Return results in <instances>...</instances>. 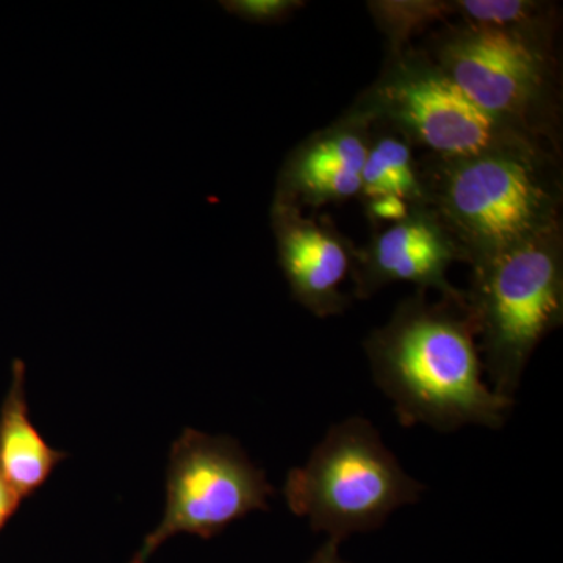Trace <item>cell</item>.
<instances>
[{
  "label": "cell",
  "instance_id": "6da1fadb",
  "mask_svg": "<svg viewBox=\"0 0 563 563\" xmlns=\"http://www.w3.org/2000/svg\"><path fill=\"white\" fill-rule=\"evenodd\" d=\"M466 301L424 291L398 303L390 320L366 336L373 379L390 399L402 426L424 424L450 433L466 428L501 429L515 399L493 390Z\"/></svg>",
  "mask_w": 563,
  "mask_h": 563
},
{
  "label": "cell",
  "instance_id": "7a4b0ae2",
  "mask_svg": "<svg viewBox=\"0 0 563 563\" xmlns=\"http://www.w3.org/2000/svg\"><path fill=\"white\" fill-rule=\"evenodd\" d=\"M421 180L472 266L561 224V181L544 146L435 158Z\"/></svg>",
  "mask_w": 563,
  "mask_h": 563
},
{
  "label": "cell",
  "instance_id": "3957f363",
  "mask_svg": "<svg viewBox=\"0 0 563 563\" xmlns=\"http://www.w3.org/2000/svg\"><path fill=\"white\" fill-rule=\"evenodd\" d=\"M472 268L465 301L484 372L493 390L514 399L533 351L562 324V224Z\"/></svg>",
  "mask_w": 563,
  "mask_h": 563
},
{
  "label": "cell",
  "instance_id": "277c9868",
  "mask_svg": "<svg viewBox=\"0 0 563 563\" xmlns=\"http://www.w3.org/2000/svg\"><path fill=\"white\" fill-rule=\"evenodd\" d=\"M424 485L406 473L373 422H336L307 459L288 473L285 501L313 531L342 543L379 529L399 507L420 501Z\"/></svg>",
  "mask_w": 563,
  "mask_h": 563
},
{
  "label": "cell",
  "instance_id": "5b68a950",
  "mask_svg": "<svg viewBox=\"0 0 563 563\" xmlns=\"http://www.w3.org/2000/svg\"><path fill=\"white\" fill-rule=\"evenodd\" d=\"M362 109L407 143L435 158H465L485 152L543 146V140L481 109L433 62L393 55L391 65L366 96Z\"/></svg>",
  "mask_w": 563,
  "mask_h": 563
},
{
  "label": "cell",
  "instance_id": "8992f818",
  "mask_svg": "<svg viewBox=\"0 0 563 563\" xmlns=\"http://www.w3.org/2000/svg\"><path fill=\"white\" fill-rule=\"evenodd\" d=\"M273 495L235 440L185 429L169 454L165 517L131 563H147L176 533L210 539L247 514L268 510Z\"/></svg>",
  "mask_w": 563,
  "mask_h": 563
},
{
  "label": "cell",
  "instance_id": "52a82bcc",
  "mask_svg": "<svg viewBox=\"0 0 563 563\" xmlns=\"http://www.w3.org/2000/svg\"><path fill=\"white\" fill-rule=\"evenodd\" d=\"M550 38L465 27L439 44L435 65L481 109L543 140L553 111Z\"/></svg>",
  "mask_w": 563,
  "mask_h": 563
},
{
  "label": "cell",
  "instance_id": "ba28073f",
  "mask_svg": "<svg viewBox=\"0 0 563 563\" xmlns=\"http://www.w3.org/2000/svg\"><path fill=\"white\" fill-rule=\"evenodd\" d=\"M454 262H463V257L453 235L428 202L417 203L404 220L355 251L351 273L354 296L372 298L387 285L407 282L417 291L435 290L442 298L465 301V292L446 277Z\"/></svg>",
  "mask_w": 563,
  "mask_h": 563
},
{
  "label": "cell",
  "instance_id": "9c48e42d",
  "mask_svg": "<svg viewBox=\"0 0 563 563\" xmlns=\"http://www.w3.org/2000/svg\"><path fill=\"white\" fill-rule=\"evenodd\" d=\"M272 228L292 299L314 317L343 313L350 298L342 285L354 266V246L331 222L309 220L298 206L279 199L273 201Z\"/></svg>",
  "mask_w": 563,
  "mask_h": 563
},
{
  "label": "cell",
  "instance_id": "30bf717a",
  "mask_svg": "<svg viewBox=\"0 0 563 563\" xmlns=\"http://www.w3.org/2000/svg\"><path fill=\"white\" fill-rule=\"evenodd\" d=\"M373 118L358 107L332 128L299 144L282 165L274 199L321 207L361 196Z\"/></svg>",
  "mask_w": 563,
  "mask_h": 563
},
{
  "label": "cell",
  "instance_id": "8fae6325",
  "mask_svg": "<svg viewBox=\"0 0 563 563\" xmlns=\"http://www.w3.org/2000/svg\"><path fill=\"white\" fill-rule=\"evenodd\" d=\"M65 459L33 424L25 396V366L14 362L13 379L0 409V473L24 499L43 487Z\"/></svg>",
  "mask_w": 563,
  "mask_h": 563
},
{
  "label": "cell",
  "instance_id": "7c38bea8",
  "mask_svg": "<svg viewBox=\"0 0 563 563\" xmlns=\"http://www.w3.org/2000/svg\"><path fill=\"white\" fill-rule=\"evenodd\" d=\"M363 199L396 196L410 206L428 202L420 173L415 169L412 146L398 133L369 141L362 169Z\"/></svg>",
  "mask_w": 563,
  "mask_h": 563
},
{
  "label": "cell",
  "instance_id": "4fadbf2b",
  "mask_svg": "<svg viewBox=\"0 0 563 563\" xmlns=\"http://www.w3.org/2000/svg\"><path fill=\"white\" fill-rule=\"evenodd\" d=\"M454 13L466 27L499 29L548 36L547 5L531 0H459Z\"/></svg>",
  "mask_w": 563,
  "mask_h": 563
},
{
  "label": "cell",
  "instance_id": "5bb4252c",
  "mask_svg": "<svg viewBox=\"0 0 563 563\" xmlns=\"http://www.w3.org/2000/svg\"><path fill=\"white\" fill-rule=\"evenodd\" d=\"M368 10L390 41L393 55L401 54L404 44L415 32L454 13L453 2L435 0H384L369 2Z\"/></svg>",
  "mask_w": 563,
  "mask_h": 563
},
{
  "label": "cell",
  "instance_id": "9a60e30c",
  "mask_svg": "<svg viewBox=\"0 0 563 563\" xmlns=\"http://www.w3.org/2000/svg\"><path fill=\"white\" fill-rule=\"evenodd\" d=\"M222 9L239 20L251 24L273 25L290 20L295 11L303 9L299 0H229L221 2Z\"/></svg>",
  "mask_w": 563,
  "mask_h": 563
},
{
  "label": "cell",
  "instance_id": "2e32d148",
  "mask_svg": "<svg viewBox=\"0 0 563 563\" xmlns=\"http://www.w3.org/2000/svg\"><path fill=\"white\" fill-rule=\"evenodd\" d=\"M365 202L369 220L390 221L393 224L404 220L412 207L396 196H379V198L366 199Z\"/></svg>",
  "mask_w": 563,
  "mask_h": 563
},
{
  "label": "cell",
  "instance_id": "e0dca14e",
  "mask_svg": "<svg viewBox=\"0 0 563 563\" xmlns=\"http://www.w3.org/2000/svg\"><path fill=\"white\" fill-rule=\"evenodd\" d=\"M22 498L0 473V531L9 523L10 518L18 512Z\"/></svg>",
  "mask_w": 563,
  "mask_h": 563
},
{
  "label": "cell",
  "instance_id": "ac0fdd59",
  "mask_svg": "<svg viewBox=\"0 0 563 563\" xmlns=\"http://www.w3.org/2000/svg\"><path fill=\"white\" fill-rule=\"evenodd\" d=\"M309 563H350L344 561L340 555V542L336 540L328 539L320 550L314 553L313 558L310 559Z\"/></svg>",
  "mask_w": 563,
  "mask_h": 563
}]
</instances>
